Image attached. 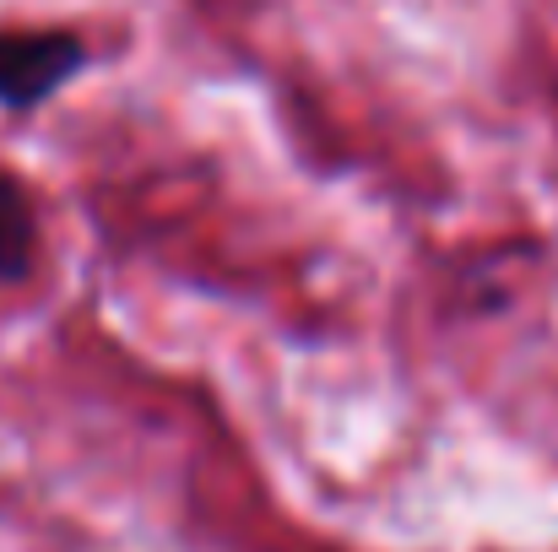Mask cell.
Masks as SVG:
<instances>
[{
	"instance_id": "obj_1",
	"label": "cell",
	"mask_w": 558,
	"mask_h": 552,
	"mask_svg": "<svg viewBox=\"0 0 558 552\" xmlns=\"http://www.w3.org/2000/svg\"><path fill=\"white\" fill-rule=\"evenodd\" d=\"M87 49L76 33H0V103L38 109L49 103L76 71Z\"/></svg>"
},
{
	"instance_id": "obj_2",
	"label": "cell",
	"mask_w": 558,
	"mask_h": 552,
	"mask_svg": "<svg viewBox=\"0 0 558 552\" xmlns=\"http://www.w3.org/2000/svg\"><path fill=\"white\" fill-rule=\"evenodd\" d=\"M33 244H38L33 206H27L22 184L11 180V174H0V282H22L27 277Z\"/></svg>"
}]
</instances>
